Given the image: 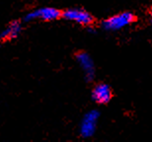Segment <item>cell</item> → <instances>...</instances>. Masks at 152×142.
<instances>
[{"label":"cell","instance_id":"8992f818","mask_svg":"<svg viewBox=\"0 0 152 142\" xmlns=\"http://www.w3.org/2000/svg\"><path fill=\"white\" fill-rule=\"evenodd\" d=\"M92 98L99 104H107L112 99V91L106 84H99L93 89Z\"/></svg>","mask_w":152,"mask_h":142},{"label":"cell","instance_id":"52a82bcc","mask_svg":"<svg viewBox=\"0 0 152 142\" xmlns=\"http://www.w3.org/2000/svg\"><path fill=\"white\" fill-rule=\"evenodd\" d=\"M21 31V24L17 21L12 22L4 31L2 32V34L0 35V38L6 39V40H11V39L16 38Z\"/></svg>","mask_w":152,"mask_h":142},{"label":"cell","instance_id":"6da1fadb","mask_svg":"<svg viewBox=\"0 0 152 142\" xmlns=\"http://www.w3.org/2000/svg\"><path fill=\"white\" fill-rule=\"evenodd\" d=\"M134 16L129 12H124L109 18L103 22V27L109 31H118L133 22Z\"/></svg>","mask_w":152,"mask_h":142},{"label":"cell","instance_id":"7a4b0ae2","mask_svg":"<svg viewBox=\"0 0 152 142\" xmlns=\"http://www.w3.org/2000/svg\"><path fill=\"white\" fill-rule=\"evenodd\" d=\"M99 119V113L97 111H91L83 117L80 125V134L82 137H90L95 133L97 122Z\"/></svg>","mask_w":152,"mask_h":142},{"label":"cell","instance_id":"3957f363","mask_svg":"<svg viewBox=\"0 0 152 142\" xmlns=\"http://www.w3.org/2000/svg\"><path fill=\"white\" fill-rule=\"evenodd\" d=\"M61 13L56 8L45 7L42 9H38L34 12H31L25 17L26 21H33L35 19H41L45 21H53L56 20L60 17Z\"/></svg>","mask_w":152,"mask_h":142},{"label":"cell","instance_id":"277c9868","mask_svg":"<svg viewBox=\"0 0 152 142\" xmlns=\"http://www.w3.org/2000/svg\"><path fill=\"white\" fill-rule=\"evenodd\" d=\"M63 17L80 25H90L93 21L92 16L82 9H68L63 13Z\"/></svg>","mask_w":152,"mask_h":142},{"label":"cell","instance_id":"5b68a950","mask_svg":"<svg viewBox=\"0 0 152 142\" xmlns=\"http://www.w3.org/2000/svg\"><path fill=\"white\" fill-rule=\"evenodd\" d=\"M77 61L84 70L85 77L88 81H92L95 76V67H94L93 60L85 52H80L77 54Z\"/></svg>","mask_w":152,"mask_h":142}]
</instances>
